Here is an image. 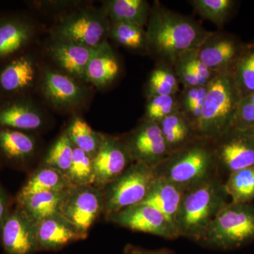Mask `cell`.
<instances>
[{"instance_id": "obj_1", "label": "cell", "mask_w": 254, "mask_h": 254, "mask_svg": "<svg viewBox=\"0 0 254 254\" xmlns=\"http://www.w3.org/2000/svg\"><path fill=\"white\" fill-rule=\"evenodd\" d=\"M145 32L147 51L159 63L171 66L182 53L199 48L212 33L193 18L171 11L158 1L151 6Z\"/></svg>"}, {"instance_id": "obj_2", "label": "cell", "mask_w": 254, "mask_h": 254, "mask_svg": "<svg viewBox=\"0 0 254 254\" xmlns=\"http://www.w3.org/2000/svg\"><path fill=\"white\" fill-rule=\"evenodd\" d=\"M227 197L219 175L187 190L175 221L180 237L199 242L212 220L228 203Z\"/></svg>"}, {"instance_id": "obj_3", "label": "cell", "mask_w": 254, "mask_h": 254, "mask_svg": "<svg viewBox=\"0 0 254 254\" xmlns=\"http://www.w3.org/2000/svg\"><path fill=\"white\" fill-rule=\"evenodd\" d=\"M155 168L158 178L186 190L218 176L220 172L213 142L200 138L170 153Z\"/></svg>"}, {"instance_id": "obj_4", "label": "cell", "mask_w": 254, "mask_h": 254, "mask_svg": "<svg viewBox=\"0 0 254 254\" xmlns=\"http://www.w3.org/2000/svg\"><path fill=\"white\" fill-rule=\"evenodd\" d=\"M242 98L232 70L217 73L208 84L196 128L198 138L214 141L230 131Z\"/></svg>"}, {"instance_id": "obj_5", "label": "cell", "mask_w": 254, "mask_h": 254, "mask_svg": "<svg viewBox=\"0 0 254 254\" xmlns=\"http://www.w3.org/2000/svg\"><path fill=\"white\" fill-rule=\"evenodd\" d=\"M254 241V205L227 203L208 225L200 245L230 250Z\"/></svg>"}, {"instance_id": "obj_6", "label": "cell", "mask_w": 254, "mask_h": 254, "mask_svg": "<svg viewBox=\"0 0 254 254\" xmlns=\"http://www.w3.org/2000/svg\"><path fill=\"white\" fill-rule=\"evenodd\" d=\"M157 180L158 175L154 167L132 163L123 175L103 190L105 218H108L123 209L143 203Z\"/></svg>"}, {"instance_id": "obj_7", "label": "cell", "mask_w": 254, "mask_h": 254, "mask_svg": "<svg viewBox=\"0 0 254 254\" xmlns=\"http://www.w3.org/2000/svg\"><path fill=\"white\" fill-rule=\"evenodd\" d=\"M110 20L102 8H83L63 16L53 32V36L96 48L107 42Z\"/></svg>"}, {"instance_id": "obj_8", "label": "cell", "mask_w": 254, "mask_h": 254, "mask_svg": "<svg viewBox=\"0 0 254 254\" xmlns=\"http://www.w3.org/2000/svg\"><path fill=\"white\" fill-rule=\"evenodd\" d=\"M104 210L103 190L91 185L68 189L58 213L78 231L88 235L93 224L104 213Z\"/></svg>"}, {"instance_id": "obj_9", "label": "cell", "mask_w": 254, "mask_h": 254, "mask_svg": "<svg viewBox=\"0 0 254 254\" xmlns=\"http://www.w3.org/2000/svg\"><path fill=\"white\" fill-rule=\"evenodd\" d=\"M133 163L157 166L170 154L158 124L143 120L123 138Z\"/></svg>"}, {"instance_id": "obj_10", "label": "cell", "mask_w": 254, "mask_h": 254, "mask_svg": "<svg viewBox=\"0 0 254 254\" xmlns=\"http://www.w3.org/2000/svg\"><path fill=\"white\" fill-rule=\"evenodd\" d=\"M120 226L165 239L180 237L175 225L158 209L145 203L123 209L108 218Z\"/></svg>"}, {"instance_id": "obj_11", "label": "cell", "mask_w": 254, "mask_h": 254, "mask_svg": "<svg viewBox=\"0 0 254 254\" xmlns=\"http://www.w3.org/2000/svg\"><path fill=\"white\" fill-rule=\"evenodd\" d=\"M213 142L220 171L230 174L254 166V131L232 128Z\"/></svg>"}, {"instance_id": "obj_12", "label": "cell", "mask_w": 254, "mask_h": 254, "mask_svg": "<svg viewBox=\"0 0 254 254\" xmlns=\"http://www.w3.org/2000/svg\"><path fill=\"white\" fill-rule=\"evenodd\" d=\"M38 78V66L31 53L23 52L0 63V100L29 95Z\"/></svg>"}, {"instance_id": "obj_13", "label": "cell", "mask_w": 254, "mask_h": 254, "mask_svg": "<svg viewBox=\"0 0 254 254\" xmlns=\"http://www.w3.org/2000/svg\"><path fill=\"white\" fill-rule=\"evenodd\" d=\"M41 91L46 101L61 111L78 109L87 97L86 89L77 79L49 68L42 72Z\"/></svg>"}, {"instance_id": "obj_14", "label": "cell", "mask_w": 254, "mask_h": 254, "mask_svg": "<svg viewBox=\"0 0 254 254\" xmlns=\"http://www.w3.org/2000/svg\"><path fill=\"white\" fill-rule=\"evenodd\" d=\"M93 159L94 186L103 190L133 163L123 138L103 134Z\"/></svg>"}, {"instance_id": "obj_15", "label": "cell", "mask_w": 254, "mask_h": 254, "mask_svg": "<svg viewBox=\"0 0 254 254\" xmlns=\"http://www.w3.org/2000/svg\"><path fill=\"white\" fill-rule=\"evenodd\" d=\"M0 245L5 254H34L38 252L36 223L17 205L3 223Z\"/></svg>"}, {"instance_id": "obj_16", "label": "cell", "mask_w": 254, "mask_h": 254, "mask_svg": "<svg viewBox=\"0 0 254 254\" xmlns=\"http://www.w3.org/2000/svg\"><path fill=\"white\" fill-rule=\"evenodd\" d=\"M45 123L44 113L30 95L0 100V127L29 132Z\"/></svg>"}, {"instance_id": "obj_17", "label": "cell", "mask_w": 254, "mask_h": 254, "mask_svg": "<svg viewBox=\"0 0 254 254\" xmlns=\"http://www.w3.org/2000/svg\"><path fill=\"white\" fill-rule=\"evenodd\" d=\"M245 44L236 37L222 32H212L198 48V56L212 71L232 70Z\"/></svg>"}, {"instance_id": "obj_18", "label": "cell", "mask_w": 254, "mask_h": 254, "mask_svg": "<svg viewBox=\"0 0 254 254\" xmlns=\"http://www.w3.org/2000/svg\"><path fill=\"white\" fill-rule=\"evenodd\" d=\"M96 49L97 48H88L65 38L53 36L48 47V53L52 60L63 70V72L78 81H86L87 65Z\"/></svg>"}, {"instance_id": "obj_19", "label": "cell", "mask_w": 254, "mask_h": 254, "mask_svg": "<svg viewBox=\"0 0 254 254\" xmlns=\"http://www.w3.org/2000/svg\"><path fill=\"white\" fill-rule=\"evenodd\" d=\"M36 32L33 23L23 15L0 16V63L26 51Z\"/></svg>"}, {"instance_id": "obj_20", "label": "cell", "mask_w": 254, "mask_h": 254, "mask_svg": "<svg viewBox=\"0 0 254 254\" xmlns=\"http://www.w3.org/2000/svg\"><path fill=\"white\" fill-rule=\"evenodd\" d=\"M38 252L58 251L88 237L59 213L36 223Z\"/></svg>"}, {"instance_id": "obj_21", "label": "cell", "mask_w": 254, "mask_h": 254, "mask_svg": "<svg viewBox=\"0 0 254 254\" xmlns=\"http://www.w3.org/2000/svg\"><path fill=\"white\" fill-rule=\"evenodd\" d=\"M36 139L28 132L0 127V155L6 161L22 165L36 152Z\"/></svg>"}, {"instance_id": "obj_22", "label": "cell", "mask_w": 254, "mask_h": 254, "mask_svg": "<svg viewBox=\"0 0 254 254\" xmlns=\"http://www.w3.org/2000/svg\"><path fill=\"white\" fill-rule=\"evenodd\" d=\"M120 71V65L108 41L97 48L86 70V82L98 88L109 86Z\"/></svg>"}, {"instance_id": "obj_23", "label": "cell", "mask_w": 254, "mask_h": 254, "mask_svg": "<svg viewBox=\"0 0 254 254\" xmlns=\"http://www.w3.org/2000/svg\"><path fill=\"white\" fill-rule=\"evenodd\" d=\"M102 9L112 22L130 23L136 26L147 25L151 6L145 0H108Z\"/></svg>"}, {"instance_id": "obj_24", "label": "cell", "mask_w": 254, "mask_h": 254, "mask_svg": "<svg viewBox=\"0 0 254 254\" xmlns=\"http://www.w3.org/2000/svg\"><path fill=\"white\" fill-rule=\"evenodd\" d=\"M186 190L175 184L158 178L142 203L158 209L175 226V218Z\"/></svg>"}, {"instance_id": "obj_25", "label": "cell", "mask_w": 254, "mask_h": 254, "mask_svg": "<svg viewBox=\"0 0 254 254\" xmlns=\"http://www.w3.org/2000/svg\"><path fill=\"white\" fill-rule=\"evenodd\" d=\"M158 125L170 153L198 138L194 127L180 110L164 119Z\"/></svg>"}, {"instance_id": "obj_26", "label": "cell", "mask_w": 254, "mask_h": 254, "mask_svg": "<svg viewBox=\"0 0 254 254\" xmlns=\"http://www.w3.org/2000/svg\"><path fill=\"white\" fill-rule=\"evenodd\" d=\"M73 187L67 176L59 170L43 166L38 169L18 192L16 199L28 195L48 191H64Z\"/></svg>"}, {"instance_id": "obj_27", "label": "cell", "mask_w": 254, "mask_h": 254, "mask_svg": "<svg viewBox=\"0 0 254 254\" xmlns=\"http://www.w3.org/2000/svg\"><path fill=\"white\" fill-rule=\"evenodd\" d=\"M41 192L16 199L19 207L35 223L59 213L65 191Z\"/></svg>"}, {"instance_id": "obj_28", "label": "cell", "mask_w": 254, "mask_h": 254, "mask_svg": "<svg viewBox=\"0 0 254 254\" xmlns=\"http://www.w3.org/2000/svg\"><path fill=\"white\" fill-rule=\"evenodd\" d=\"M173 67L179 77L185 81L198 79L202 86H207L216 72L212 71L200 60L198 48L182 53L176 60Z\"/></svg>"}, {"instance_id": "obj_29", "label": "cell", "mask_w": 254, "mask_h": 254, "mask_svg": "<svg viewBox=\"0 0 254 254\" xmlns=\"http://www.w3.org/2000/svg\"><path fill=\"white\" fill-rule=\"evenodd\" d=\"M180 83L173 66L159 63L148 76L146 83L147 98L176 96Z\"/></svg>"}, {"instance_id": "obj_30", "label": "cell", "mask_w": 254, "mask_h": 254, "mask_svg": "<svg viewBox=\"0 0 254 254\" xmlns=\"http://www.w3.org/2000/svg\"><path fill=\"white\" fill-rule=\"evenodd\" d=\"M66 133L75 147L93 158L98 151L103 138L102 133L95 131L86 121L78 116L71 119Z\"/></svg>"}, {"instance_id": "obj_31", "label": "cell", "mask_w": 254, "mask_h": 254, "mask_svg": "<svg viewBox=\"0 0 254 254\" xmlns=\"http://www.w3.org/2000/svg\"><path fill=\"white\" fill-rule=\"evenodd\" d=\"M224 187L232 203H250L254 199V166L229 174Z\"/></svg>"}, {"instance_id": "obj_32", "label": "cell", "mask_w": 254, "mask_h": 254, "mask_svg": "<svg viewBox=\"0 0 254 254\" xmlns=\"http://www.w3.org/2000/svg\"><path fill=\"white\" fill-rule=\"evenodd\" d=\"M242 96L254 93V43L244 46L232 69Z\"/></svg>"}, {"instance_id": "obj_33", "label": "cell", "mask_w": 254, "mask_h": 254, "mask_svg": "<svg viewBox=\"0 0 254 254\" xmlns=\"http://www.w3.org/2000/svg\"><path fill=\"white\" fill-rule=\"evenodd\" d=\"M108 37L128 49L147 50L146 32L141 26L110 21Z\"/></svg>"}, {"instance_id": "obj_34", "label": "cell", "mask_w": 254, "mask_h": 254, "mask_svg": "<svg viewBox=\"0 0 254 254\" xmlns=\"http://www.w3.org/2000/svg\"><path fill=\"white\" fill-rule=\"evenodd\" d=\"M66 176L73 187L94 185L93 157L74 146L72 162Z\"/></svg>"}, {"instance_id": "obj_35", "label": "cell", "mask_w": 254, "mask_h": 254, "mask_svg": "<svg viewBox=\"0 0 254 254\" xmlns=\"http://www.w3.org/2000/svg\"><path fill=\"white\" fill-rule=\"evenodd\" d=\"M208 91L207 86L184 87L178 98L180 110L190 120L196 132L202 108Z\"/></svg>"}, {"instance_id": "obj_36", "label": "cell", "mask_w": 254, "mask_h": 254, "mask_svg": "<svg viewBox=\"0 0 254 254\" xmlns=\"http://www.w3.org/2000/svg\"><path fill=\"white\" fill-rule=\"evenodd\" d=\"M190 2L200 16L218 26L226 22L235 5L233 0H191Z\"/></svg>"}, {"instance_id": "obj_37", "label": "cell", "mask_w": 254, "mask_h": 254, "mask_svg": "<svg viewBox=\"0 0 254 254\" xmlns=\"http://www.w3.org/2000/svg\"><path fill=\"white\" fill-rule=\"evenodd\" d=\"M74 145L66 131L63 132L48 150L44 159V166L55 169L67 175L72 162Z\"/></svg>"}, {"instance_id": "obj_38", "label": "cell", "mask_w": 254, "mask_h": 254, "mask_svg": "<svg viewBox=\"0 0 254 254\" xmlns=\"http://www.w3.org/2000/svg\"><path fill=\"white\" fill-rule=\"evenodd\" d=\"M180 110L176 96H155L148 98L143 120L159 124L164 119Z\"/></svg>"}, {"instance_id": "obj_39", "label": "cell", "mask_w": 254, "mask_h": 254, "mask_svg": "<svg viewBox=\"0 0 254 254\" xmlns=\"http://www.w3.org/2000/svg\"><path fill=\"white\" fill-rule=\"evenodd\" d=\"M232 128L254 131V104L242 98ZM231 128V129H232Z\"/></svg>"}, {"instance_id": "obj_40", "label": "cell", "mask_w": 254, "mask_h": 254, "mask_svg": "<svg viewBox=\"0 0 254 254\" xmlns=\"http://www.w3.org/2000/svg\"><path fill=\"white\" fill-rule=\"evenodd\" d=\"M125 254H175V253L169 249L163 248L156 250H148L129 245L125 247Z\"/></svg>"}, {"instance_id": "obj_41", "label": "cell", "mask_w": 254, "mask_h": 254, "mask_svg": "<svg viewBox=\"0 0 254 254\" xmlns=\"http://www.w3.org/2000/svg\"><path fill=\"white\" fill-rule=\"evenodd\" d=\"M9 213V199H8L7 195L0 185V230Z\"/></svg>"}, {"instance_id": "obj_42", "label": "cell", "mask_w": 254, "mask_h": 254, "mask_svg": "<svg viewBox=\"0 0 254 254\" xmlns=\"http://www.w3.org/2000/svg\"><path fill=\"white\" fill-rule=\"evenodd\" d=\"M244 98H245L246 100L250 101V103H253L254 104V93H252V94L247 95V96L244 97Z\"/></svg>"}]
</instances>
